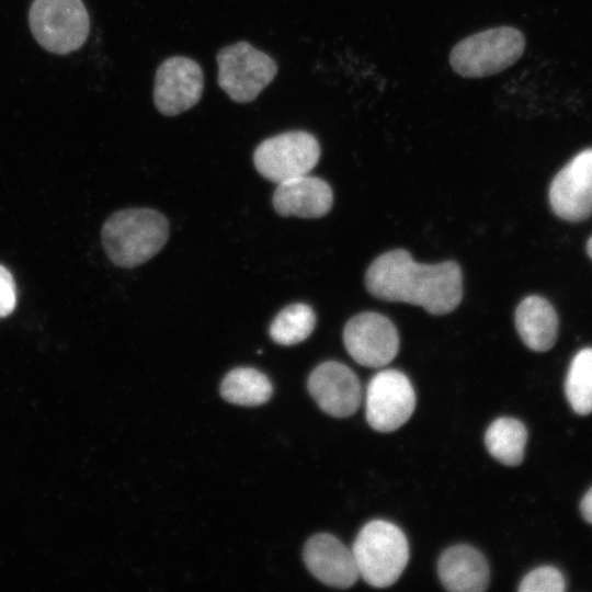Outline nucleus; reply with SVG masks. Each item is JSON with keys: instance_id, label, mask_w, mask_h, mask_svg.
I'll return each mask as SVG.
<instances>
[{"instance_id": "obj_9", "label": "nucleus", "mask_w": 592, "mask_h": 592, "mask_svg": "<svg viewBox=\"0 0 592 592\" xmlns=\"http://www.w3.org/2000/svg\"><path fill=\"white\" fill-rule=\"evenodd\" d=\"M348 353L360 365L383 367L399 350V335L394 323L377 312H362L351 318L343 330Z\"/></svg>"}, {"instance_id": "obj_1", "label": "nucleus", "mask_w": 592, "mask_h": 592, "mask_svg": "<svg viewBox=\"0 0 592 592\" xmlns=\"http://www.w3.org/2000/svg\"><path fill=\"white\" fill-rule=\"evenodd\" d=\"M367 291L376 298L423 307L429 314L453 311L463 297V276L454 261L415 262L406 250L379 255L365 275Z\"/></svg>"}, {"instance_id": "obj_24", "label": "nucleus", "mask_w": 592, "mask_h": 592, "mask_svg": "<svg viewBox=\"0 0 592 592\" xmlns=\"http://www.w3.org/2000/svg\"><path fill=\"white\" fill-rule=\"evenodd\" d=\"M587 252L588 254L590 255V258L592 259V237L589 239L588 241V244H587Z\"/></svg>"}, {"instance_id": "obj_7", "label": "nucleus", "mask_w": 592, "mask_h": 592, "mask_svg": "<svg viewBox=\"0 0 592 592\" xmlns=\"http://www.w3.org/2000/svg\"><path fill=\"white\" fill-rule=\"evenodd\" d=\"M318 140L304 130H289L263 140L254 150L258 172L269 181H283L308 174L318 163Z\"/></svg>"}, {"instance_id": "obj_4", "label": "nucleus", "mask_w": 592, "mask_h": 592, "mask_svg": "<svg viewBox=\"0 0 592 592\" xmlns=\"http://www.w3.org/2000/svg\"><path fill=\"white\" fill-rule=\"evenodd\" d=\"M525 48L523 34L511 26H499L473 34L457 43L449 64L465 78H483L512 66Z\"/></svg>"}, {"instance_id": "obj_17", "label": "nucleus", "mask_w": 592, "mask_h": 592, "mask_svg": "<svg viewBox=\"0 0 592 592\" xmlns=\"http://www.w3.org/2000/svg\"><path fill=\"white\" fill-rule=\"evenodd\" d=\"M527 441L525 425L514 418L494 420L485 433V444L492 457L506 466L520 465Z\"/></svg>"}, {"instance_id": "obj_15", "label": "nucleus", "mask_w": 592, "mask_h": 592, "mask_svg": "<svg viewBox=\"0 0 592 592\" xmlns=\"http://www.w3.org/2000/svg\"><path fill=\"white\" fill-rule=\"evenodd\" d=\"M437 572L444 588L453 592H481L490 581L486 558L466 544L445 549L439 559Z\"/></svg>"}, {"instance_id": "obj_21", "label": "nucleus", "mask_w": 592, "mask_h": 592, "mask_svg": "<svg viewBox=\"0 0 592 592\" xmlns=\"http://www.w3.org/2000/svg\"><path fill=\"white\" fill-rule=\"evenodd\" d=\"M566 581L555 567L542 566L528 572L521 581V592H562Z\"/></svg>"}, {"instance_id": "obj_18", "label": "nucleus", "mask_w": 592, "mask_h": 592, "mask_svg": "<svg viewBox=\"0 0 592 592\" xmlns=\"http://www.w3.org/2000/svg\"><path fill=\"white\" fill-rule=\"evenodd\" d=\"M273 387L267 376L252 367L230 371L220 385L221 397L238 406H260L272 396Z\"/></svg>"}, {"instance_id": "obj_13", "label": "nucleus", "mask_w": 592, "mask_h": 592, "mask_svg": "<svg viewBox=\"0 0 592 592\" xmlns=\"http://www.w3.org/2000/svg\"><path fill=\"white\" fill-rule=\"evenodd\" d=\"M303 558L310 573L326 585L348 589L358 579L352 549L331 534L311 536L305 544Z\"/></svg>"}, {"instance_id": "obj_22", "label": "nucleus", "mask_w": 592, "mask_h": 592, "mask_svg": "<svg viewBox=\"0 0 592 592\" xmlns=\"http://www.w3.org/2000/svg\"><path fill=\"white\" fill-rule=\"evenodd\" d=\"M16 305V286L12 274L0 264V318L9 316Z\"/></svg>"}, {"instance_id": "obj_16", "label": "nucleus", "mask_w": 592, "mask_h": 592, "mask_svg": "<svg viewBox=\"0 0 592 592\" xmlns=\"http://www.w3.org/2000/svg\"><path fill=\"white\" fill-rule=\"evenodd\" d=\"M516 330L527 348L544 352L551 349L558 334V317L548 300L532 295L515 311Z\"/></svg>"}, {"instance_id": "obj_19", "label": "nucleus", "mask_w": 592, "mask_h": 592, "mask_svg": "<svg viewBox=\"0 0 592 592\" xmlns=\"http://www.w3.org/2000/svg\"><path fill=\"white\" fill-rule=\"evenodd\" d=\"M565 394L576 413L587 415L592 412V348L580 350L572 358Z\"/></svg>"}, {"instance_id": "obj_10", "label": "nucleus", "mask_w": 592, "mask_h": 592, "mask_svg": "<svg viewBox=\"0 0 592 592\" xmlns=\"http://www.w3.org/2000/svg\"><path fill=\"white\" fill-rule=\"evenodd\" d=\"M204 76L201 66L184 56H173L156 71L153 102L157 110L174 116L193 107L201 99Z\"/></svg>"}, {"instance_id": "obj_14", "label": "nucleus", "mask_w": 592, "mask_h": 592, "mask_svg": "<svg viewBox=\"0 0 592 592\" xmlns=\"http://www.w3.org/2000/svg\"><path fill=\"white\" fill-rule=\"evenodd\" d=\"M332 202L330 185L308 174L277 183L273 193L274 209L282 216L318 218L331 209Z\"/></svg>"}, {"instance_id": "obj_20", "label": "nucleus", "mask_w": 592, "mask_h": 592, "mask_svg": "<svg viewBox=\"0 0 592 592\" xmlns=\"http://www.w3.org/2000/svg\"><path fill=\"white\" fill-rule=\"evenodd\" d=\"M316 325V315L306 304L296 303L283 308L270 326V337L281 345H294L307 339Z\"/></svg>"}, {"instance_id": "obj_5", "label": "nucleus", "mask_w": 592, "mask_h": 592, "mask_svg": "<svg viewBox=\"0 0 592 592\" xmlns=\"http://www.w3.org/2000/svg\"><path fill=\"white\" fill-rule=\"evenodd\" d=\"M37 43L54 54L77 50L89 34V15L81 0H34L29 14Z\"/></svg>"}, {"instance_id": "obj_11", "label": "nucleus", "mask_w": 592, "mask_h": 592, "mask_svg": "<svg viewBox=\"0 0 592 592\" xmlns=\"http://www.w3.org/2000/svg\"><path fill=\"white\" fill-rule=\"evenodd\" d=\"M549 202L566 220L580 221L592 214V148L579 152L555 175Z\"/></svg>"}, {"instance_id": "obj_3", "label": "nucleus", "mask_w": 592, "mask_h": 592, "mask_svg": "<svg viewBox=\"0 0 592 592\" xmlns=\"http://www.w3.org/2000/svg\"><path fill=\"white\" fill-rule=\"evenodd\" d=\"M352 553L364 581L375 588H386L395 583L405 570L409 544L397 525L374 520L361 528Z\"/></svg>"}, {"instance_id": "obj_23", "label": "nucleus", "mask_w": 592, "mask_h": 592, "mask_svg": "<svg viewBox=\"0 0 592 592\" xmlns=\"http://www.w3.org/2000/svg\"><path fill=\"white\" fill-rule=\"evenodd\" d=\"M580 511L583 519L588 523L592 524V487L582 498L580 503Z\"/></svg>"}, {"instance_id": "obj_2", "label": "nucleus", "mask_w": 592, "mask_h": 592, "mask_svg": "<svg viewBox=\"0 0 592 592\" xmlns=\"http://www.w3.org/2000/svg\"><path fill=\"white\" fill-rule=\"evenodd\" d=\"M169 235L167 218L150 208H128L114 213L104 223L101 238L110 260L134 267L156 255Z\"/></svg>"}, {"instance_id": "obj_6", "label": "nucleus", "mask_w": 592, "mask_h": 592, "mask_svg": "<svg viewBox=\"0 0 592 592\" xmlns=\"http://www.w3.org/2000/svg\"><path fill=\"white\" fill-rule=\"evenodd\" d=\"M218 84L235 102L248 103L272 82L277 65L248 42H238L217 54Z\"/></svg>"}, {"instance_id": "obj_12", "label": "nucleus", "mask_w": 592, "mask_h": 592, "mask_svg": "<svg viewBox=\"0 0 592 592\" xmlns=\"http://www.w3.org/2000/svg\"><path fill=\"white\" fill-rule=\"evenodd\" d=\"M307 386L321 410L335 418L352 415L361 403L360 380L350 367L340 362L319 364L310 373Z\"/></svg>"}, {"instance_id": "obj_8", "label": "nucleus", "mask_w": 592, "mask_h": 592, "mask_svg": "<svg viewBox=\"0 0 592 592\" xmlns=\"http://www.w3.org/2000/svg\"><path fill=\"white\" fill-rule=\"evenodd\" d=\"M415 407V394L409 378L398 369L375 374L366 388L365 413L378 432H392L403 425Z\"/></svg>"}]
</instances>
